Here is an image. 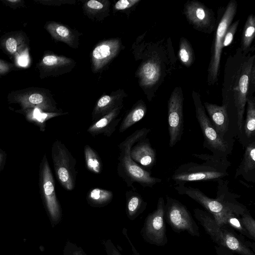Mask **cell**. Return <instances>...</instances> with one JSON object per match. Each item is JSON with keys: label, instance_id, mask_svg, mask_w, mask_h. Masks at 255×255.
<instances>
[{"label": "cell", "instance_id": "cell-14", "mask_svg": "<svg viewBox=\"0 0 255 255\" xmlns=\"http://www.w3.org/2000/svg\"><path fill=\"white\" fill-rule=\"evenodd\" d=\"M165 202L158 198L156 209L148 216L144 228L147 241L151 244L163 247L168 243L164 219Z\"/></svg>", "mask_w": 255, "mask_h": 255}, {"label": "cell", "instance_id": "cell-33", "mask_svg": "<svg viewBox=\"0 0 255 255\" xmlns=\"http://www.w3.org/2000/svg\"><path fill=\"white\" fill-rule=\"evenodd\" d=\"M126 196L128 198V209L130 213L136 212L146 204L141 196L132 190L127 191Z\"/></svg>", "mask_w": 255, "mask_h": 255}, {"label": "cell", "instance_id": "cell-24", "mask_svg": "<svg viewBox=\"0 0 255 255\" xmlns=\"http://www.w3.org/2000/svg\"><path fill=\"white\" fill-rule=\"evenodd\" d=\"M15 112L23 115L26 120L37 126L40 130L44 131L45 130L46 122L49 119L59 116L66 113H48L43 112L38 109H27L25 110H18Z\"/></svg>", "mask_w": 255, "mask_h": 255}, {"label": "cell", "instance_id": "cell-28", "mask_svg": "<svg viewBox=\"0 0 255 255\" xmlns=\"http://www.w3.org/2000/svg\"><path fill=\"white\" fill-rule=\"evenodd\" d=\"M255 36V16L250 14L243 30L240 48L245 53L252 51L251 45Z\"/></svg>", "mask_w": 255, "mask_h": 255}, {"label": "cell", "instance_id": "cell-36", "mask_svg": "<svg viewBox=\"0 0 255 255\" xmlns=\"http://www.w3.org/2000/svg\"><path fill=\"white\" fill-rule=\"evenodd\" d=\"M15 68L14 64L0 58V75H5Z\"/></svg>", "mask_w": 255, "mask_h": 255}, {"label": "cell", "instance_id": "cell-26", "mask_svg": "<svg viewBox=\"0 0 255 255\" xmlns=\"http://www.w3.org/2000/svg\"><path fill=\"white\" fill-rule=\"evenodd\" d=\"M45 28L54 39L74 47L75 36L67 27L57 22L50 21L46 23Z\"/></svg>", "mask_w": 255, "mask_h": 255}, {"label": "cell", "instance_id": "cell-27", "mask_svg": "<svg viewBox=\"0 0 255 255\" xmlns=\"http://www.w3.org/2000/svg\"><path fill=\"white\" fill-rule=\"evenodd\" d=\"M146 106L142 101H138L126 115L119 127L120 132H123L141 120L146 113Z\"/></svg>", "mask_w": 255, "mask_h": 255}, {"label": "cell", "instance_id": "cell-5", "mask_svg": "<svg viewBox=\"0 0 255 255\" xmlns=\"http://www.w3.org/2000/svg\"><path fill=\"white\" fill-rule=\"evenodd\" d=\"M194 216L211 239L219 246L226 248L239 255H255L250 248L251 243L246 241L244 236L238 234L227 225L219 226L206 211L194 210Z\"/></svg>", "mask_w": 255, "mask_h": 255}, {"label": "cell", "instance_id": "cell-1", "mask_svg": "<svg viewBox=\"0 0 255 255\" xmlns=\"http://www.w3.org/2000/svg\"><path fill=\"white\" fill-rule=\"evenodd\" d=\"M254 50L245 53L239 47L235 53L227 59L225 67L222 88L223 104L226 105L228 108L234 105L240 133L242 132L244 124L251 71L255 65V55L251 54Z\"/></svg>", "mask_w": 255, "mask_h": 255}, {"label": "cell", "instance_id": "cell-22", "mask_svg": "<svg viewBox=\"0 0 255 255\" xmlns=\"http://www.w3.org/2000/svg\"><path fill=\"white\" fill-rule=\"evenodd\" d=\"M240 176L248 182H255V141L245 145L242 160L235 173L236 178Z\"/></svg>", "mask_w": 255, "mask_h": 255}, {"label": "cell", "instance_id": "cell-13", "mask_svg": "<svg viewBox=\"0 0 255 255\" xmlns=\"http://www.w3.org/2000/svg\"><path fill=\"white\" fill-rule=\"evenodd\" d=\"M183 13L187 21L198 31L210 33L216 29L217 20L213 11L199 1H187Z\"/></svg>", "mask_w": 255, "mask_h": 255}, {"label": "cell", "instance_id": "cell-20", "mask_svg": "<svg viewBox=\"0 0 255 255\" xmlns=\"http://www.w3.org/2000/svg\"><path fill=\"white\" fill-rule=\"evenodd\" d=\"M130 155L135 162L146 168H151L156 163V151L146 137L133 145L130 150Z\"/></svg>", "mask_w": 255, "mask_h": 255}, {"label": "cell", "instance_id": "cell-21", "mask_svg": "<svg viewBox=\"0 0 255 255\" xmlns=\"http://www.w3.org/2000/svg\"><path fill=\"white\" fill-rule=\"evenodd\" d=\"M71 63V59L66 57L46 54L36 64V67L39 71L40 77L42 79L57 75L62 68Z\"/></svg>", "mask_w": 255, "mask_h": 255}, {"label": "cell", "instance_id": "cell-31", "mask_svg": "<svg viewBox=\"0 0 255 255\" xmlns=\"http://www.w3.org/2000/svg\"><path fill=\"white\" fill-rule=\"evenodd\" d=\"M113 197L111 191L95 188L89 191L87 199L89 202L94 205H102L109 203Z\"/></svg>", "mask_w": 255, "mask_h": 255}, {"label": "cell", "instance_id": "cell-19", "mask_svg": "<svg viewBox=\"0 0 255 255\" xmlns=\"http://www.w3.org/2000/svg\"><path fill=\"white\" fill-rule=\"evenodd\" d=\"M120 43L117 39L104 41L97 45L92 53V61L94 71L102 68L118 53Z\"/></svg>", "mask_w": 255, "mask_h": 255}, {"label": "cell", "instance_id": "cell-37", "mask_svg": "<svg viewBox=\"0 0 255 255\" xmlns=\"http://www.w3.org/2000/svg\"><path fill=\"white\" fill-rule=\"evenodd\" d=\"M86 5L88 9L93 12L101 11L104 8L103 3L96 0H89L86 2Z\"/></svg>", "mask_w": 255, "mask_h": 255}, {"label": "cell", "instance_id": "cell-9", "mask_svg": "<svg viewBox=\"0 0 255 255\" xmlns=\"http://www.w3.org/2000/svg\"><path fill=\"white\" fill-rule=\"evenodd\" d=\"M10 104H16L20 110L38 109L48 113L61 112L49 92L46 89L38 87H28L11 91L7 95Z\"/></svg>", "mask_w": 255, "mask_h": 255}, {"label": "cell", "instance_id": "cell-2", "mask_svg": "<svg viewBox=\"0 0 255 255\" xmlns=\"http://www.w3.org/2000/svg\"><path fill=\"white\" fill-rule=\"evenodd\" d=\"M217 183L216 199L207 196L197 188L185 184L176 185L174 188L179 195H186L201 205L212 215L218 225L223 226L226 215L233 213L240 217L246 212L247 208L237 200L240 196L230 191L228 180L220 179Z\"/></svg>", "mask_w": 255, "mask_h": 255}, {"label": "cell", "instance_id": "cell-29", "mask_svg": "<svg viewBox=\"0 0 255 255\" xmlns=\"http://www.w3.org/2000/svg\"><path fill=\"white\" fill-rule=\"evenodd\" d=\"M84 154L87 169L95 174H100L103 170V163L97 152L86 144L84 146Z\"/></svg>", "mask_w": 255, "mask_h": 255}, {"label": "cell", "instance_id": "cell-7", "mask_svg": "<svg viewBox=\"0 0 255 255\" xmlns=\"http://www.w3.org/2000/svg\"><path fill=\"white\" fill-rule=\"evenodd\" d=\"M192 97L195 106L196 117L204 139V147L210 150L214 155L227 157L232 150L228 141L222 138L216 131L206 113L199 94L193 91Z\"/></svg>", "mask_w": 255, "mask_h": 255}, {"label": "cell", "instance_id": "cell-38", "mask_svg": "<svg viewBox=\"0 0 255 255\" xmlns=\"http://www.w3.org/2000/svg\"><path fill=\"white\" fill-rule=\"evenodd\" d=\"M139 1V0H120L116 2L115 8L117 10H124L132 6Z\"/></svg>", "mask_w": 255, "mask_h": 255}, {"label": "cell", "instance_id": "cell-12", "mask_svg": "<svg viewBox=\"0 0 255 255\" xmlns=\"http://www.w3.org/2000/svg\"><path fill=\"white\" fill-rule=\"evenodd\" d=\"M183 93L181 87H175L167 103L169 145L172 147L180 140L183 131Z\"/></svg>", "mask_w": 255, "mask_h": 255}, {"label": "cell", "instance_id": "cell-35", "mask_svg": "<svg viewBox=\"0 0 255 255\" xmlns=\"http://www.w3.org/2000/svg\"><path fill=\"white\" fill-rule=\"evenodd\" d=\"M239 20H236L233 23H231L228 27L225 33L223 42V48L229 46L232 42L234 35L239 24Z\"/></svg>", "mask_w": 255, "mask_h": 255}, {"label": "cell", "instance_id": "cell-18", "mask_svg": "<svg viewBox=\"0 0 255 255\" xmlns=\"http://www.w3.org/2000/svg\"><path fill=\"white\" fill-rule=\"evenodd\" d=\"M123 106L113 110L107 115L93 123L87 129L91 135L95 136L103 134L110 137L116 129V127L121 120L119 117Z\"/></svg>", "mask_w": 255, "mask_h": 255}, {"label": "cell", "instance_id": "cell-11", "mask_svg": "<svg viewBox=\"0 0 255 255\" xmlns=\"http://www.w3.org/2000/svg\"><path fill=\"white\" fill-rule=\"evenodd\" d=\"M38 184L41 197L51 217L57 220L60 215V207L56 195L54 179L45 154L39 164Z\"/></svg>", "mask_w": 255, "mask_h": 255}, {"label": "cell", "instance_id": "cell-8", "mask_svg": "<svg viewBox=\"0 0 255 255\" xmlns=\"http://www.w3.org/2000/svg\"><path fill=\"white\" fill-rule=\"evenodd\" d=\"M51 158L57 179L66 190L72 191L76 186V159L65 145L58 139L51 147Z\"/></svg>", "mask_w": 255, "mask_h": 255}, {"label": "cell", "instance_id": "cell-16", "mask_svg": "<svg viewBox=\"0 0 255 255\" xmlns=\"http://www.w3.org/2000/svg\"><path fill=\"white\" fill-rule=\"evenodd\" d=\"M29 44L28 36L21 30L6 33L0 38V49L16 60L28 51Z\"/></svg>", "mask_w": 255, "mask_h": 255}, {"label": "cell", "instance_id": "cell-6", "mask_svg": "<svg viewBox=\"0 0 255 255\" xmlns=\"http://www.w3.org/2000/svg\"><path fill=\"white\" fill-rule=\"evenodd\" d=\"M237 6L235 0H231L218 21L207 70V83L209 85H213L218 81L224 36L236 15Z\"/></svg>", "mask_w": 255, "mask_h": 255}, {"label": "cell", "instance_id": "cell-30", "mask_svg": "<svg viewBox=\"0 0 255 255\" xmlns=\"http://www.w3.org/2000/svg\"><path fill=\"white\" fill-rule=\"evenodd\" d=\"M178 57L181 64L186 67H190L194 61L192 46L188 40L183 37L180 39Z\"/></svg>", "mask_w": 255, "mask_h": 255}, {"label": "cell", "instance_id": "cell-4", "mask_svg": "<svg viewBox=\"0 0 255 255\" xmlns=\"http://www.w3.org/2000/svg\"><path fill=\"white\" fill-rule=\"evenodd\" d=\"M150 131V129L145 128L137 129L118 145L119 155L117 172L128 187H132L133 183L137 182L143 187L152 188L161 181V179L152 176L150 172L138 165L130 155V150L133 145L145 138Z\"/></svg>", "mask_w": 255, "mask_h": 255}, {"label": "cell", "instance_id": "cell-10", "mask_svg": "<svg viewBox=\"0 0 255 255\" xmlns=\"http://www.w3.org/2000/svg\"><path fill=\"white\" fill-rule=\"evenodd\" d=\"M166 199L164 219L171 229L178 233L186 232L191 236L199 237V228L186 206L169 196Z\"/></svg>", "mask_w": 255, "mask_h": 255}, {"label": "cell", "instance_id": "cell-39", "mask_svg": "<svg viewBox=\"0 0 255 255\" xmlns=\"http://www.w3.org/2000/svg\"><path fill=\"white\" fill-rule=\"evenodd\" d=\"M0 1L3 4L12 9L22 7L25 4V1L22 0H0Z\"/></svg>", "mask_w": 255, "mask_h": 255}, {"label": "cell", "instance_id": "cell-32", "mask_svg": "<svg viewBox=\"0 0 255 255\" xmlns=\"http://www.w3.org/2000/svg\"><path fill=\"white\" fill-rule=\"evenodd\" d=\"M240 217L233 213H228L224 217L223 221V225H227L234 230L237 231L241 235L247 237L249 239L253 240L251 236L244 228L241 223Z\"/></svg>", "mask_w": 255, "mask_h": 255}, {"label": "cell", "instance_id": "cell-25", "mask_svg": "<svg viewBox=\"0 0 255 255\" xmlns=\"http://www.w3.org/2000/svg\"><path fill=\"white\" fill-rule=\"evenodd\" d=\"M246 104L247 114L245 123L243 124V132L248 138V143L255 141V98L253 95L248 96ZM247 143V144H248Z\"/></svg>", "mask_w": 255, "mask_h": 255}, {"label": "cell", "instance_id": "cell-3", "mask_svg": "<svg viewBox=\"0 0 255 255\" xmlns=\"http://www.w3.org/2000/svg\"><path fill=\"white\" fill-rule=\"evenodd\" d=\"M192 155L204 162H190L179 166L171 177L174 185L185 184L189 182H217L229 175L228 169L231 163L227 157L208 154L195 153Z\"/></svg>", "mask_w": 255, "mask_h": 255}, {"label": "cell", "instance_id": "cell-40", "mask_svg": "<svg viewBox=\"0 0 255 255\" xmlns=\"http://www.w3.org/2000/svg\"><path fill=\"white\" fill-rule=\"evenodd\" d=\"M6 159V154L3 150L0 149V171L4 167Z\"/></svg>", "mask_w": 255, "mask_h": 255}, {"label": "cell", "instance_id": "cell-15", "mask_svg": "<svg viewBox=\"0 0 255 255\" xmlns=\"http://www.w3.org/2000/svg\"><path fill=\"white\" fill-rule=\"evenodd\" d=\"M164 55L160 56L157 54L155 57L148 59L144 62L139 69V76L140 83L144 87L154 88L159 86L166 76L167 69L164 62H168L167 58ZM170 56V55H169Z\"/></svg>", "mask_w": 255, "mask_h": 255}, {"label": "cell", "instance_id": "cell-17", "mask_svg": "<svg viewBox=\"0 0 255 255\" xmlns=\"http://www.w3.org/2000/svg\"><path fill=\"white\" fill-rule=\"evenodd\" d=\"M209 118L218 134L224 139L229 128L230 119L227 106L204 103Z\"/></svg>", "mask_w": 255, "mask_h": 255}, {"label": "cell", "instance_id": "cell-34", "mask_svg": "<svg viewBox=\"0 0 255 255\" xmlns=\"http://www.w3.org/2000/svg\"><path fill=\"white\" fill-rule=\"evenodd\" d=\"M240 221L244 228L251 236L253 240H255V221L248 210L240 216Z\"/></svg>", "mask_w": 255, "mask_h": 255}, {"label": "cell", "instance_id": "cell-23", "mask_svg": "<svg viewBox=\"0 0 255 255\" xmlns=\"http://www.w3.org/2000/svg\"><path fill=\"white\" fill-rule=\"evenodd\" d=\"M124 95L114 94L102 96L96 104L92 114L93 123L107 115L117 107L123 106Z\"/></svg>", "mask_w": 255, "mask_h": 255}]
</instances>
